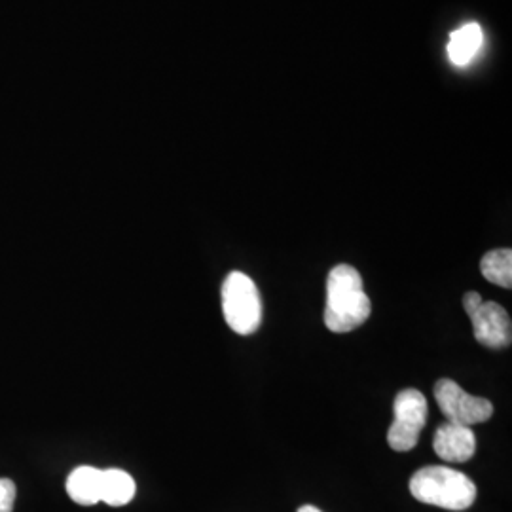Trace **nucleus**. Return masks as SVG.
Segmentation results:
<instances>
[{
    "label": "nucleus",
    "instance_id": "obj_1",
    "mask_svg": "<svg viewBox=\"0 0 512 512\" xmlns=\"http://www.w3.org/2000/svg\"><path fill=\"white\" fill-rule=\"evenodd\" d=\"M372 313L370 298L365 293L361 274L349 266L338 264L327 277L325 325L336 334L359 329Z\"/></svg>",
    "mask_w": 512,
    "mask_h": 512
},
{
    "label": "nucleus",
    "instance_id": "obj_2",
    "mask_svg": "<svg viewBox=\"0 0 512 512\" xmlns=\"http://www.w3.org/2000/svg\"><path fill=\"white\" fill-rule=\"evenodd\" d=\"M410 494L425 505L446 511H467L476 499L475 482L444 465H429L410 478Z\"/></svg>",
    "mask_w": 512,
    "mask_h": 512
},
{
    "label": "nucleus",
    "instance_id": "obj_3",
    "mask_svg": "<svg viewBox=\"0 0 512 512\" xmlns=\"http://www.w3.org/2000/svg\"><path fill=\"white\" fill-rule=\"evenodd\" d=\"M222 313L226 325L249 336L262 323V300L255 281L243 272H230L222 283Z\"/></svg>",
    "mask_w": 512,
    "mask_h": 512
},
{
    "label": "nucleus",
    "instance_id": "obj_4",
    "mask_svg": "<svg viewBox=\"0 0 512 512\" xmlns=\"http://www.w3.org/2000/svg\"><path fill=\"white\" fill-rule=\"evenodd\" d=\"M425 423L427 399L418 389H403L393 403V423L387 431V444L395 452L416 448Z\"/></svg>",
    "mask_w": 512,
    "mask_h": 512
},
{
    "label": "nucleus",
    "instance_id": "obj_5",
    "mask_svg": "<svg viewBox=\"0 0 512 512\" xmlns=\"http://www.w3.org/2000/svg\"><path fill=\"white\" fill-rule=\"evenodd\" d=\"M435 401L446 421L473 427L490 420L494 416V404L484 397L467 393L454 380L442 378L435 384Z\"/></svg>",
    "mask_w": 512,
    "mask_h": 512
},
{
    "label": "nucleus",
    "instance_id": "obj_6",
    "mask_svg": "<svg viewBox=\"0 0 512 512\" xmlns=\"http://www.w3.org/2000/svg\"><path fill=\"white\" fill-rule=\"evenodd\" d=\"M476 342L486 348H509L512 342L511 317L497 302H480L476 310L469 313Z\"/></svg>",
    "mask_w": 512,
    "mask_h": 512
},
{
    "label": "nucleus",
    "instance_id": "obj_7",
    "mask_svg": "<svg viewBox=\"0 0 512 512\" xmlns=\"http://www.w3.org/2000/svg\"><path fill=\"white\" fill-rule=\"evenodd\" d=\"M433 450L444 461L465 463V461H469L475 456V431L471 427L446 421V423L440 425L437 433H435Z\"/></svg>",
    "mask_w": 512,
    "mask_h": 512
},
{
    "label": "nucleus",
    "instance_id": "obj_8",
    "mask_svg": "<svg viewBox=\"0 0 512 512\" xmlns=\"http://www.w3.org/2000/svg\"><path fill=\"white\" fill-rule=\"evenodd\" d=\"M101 482H103L101 469H95L90 465L76 467L67 478V494L74 503L92 507L101 503Z\"/></svg>",
    "mask_w": 512,
    "mask_h": 512
},
{
    "label": "nucleus",
    "instance_id": "obj_9",
    "mask_svg": "<svg viewBox=\"0 0 512 512\" xmlns=\"http://www.w3.org/2000/svg\"><path fill=\"white\" fill-rule=\"evenodd\" d=\"M482 44H484V33L480 29V25L478 23H467V25L459 27L450 35L446 52H448V57L454 65L465 67L475 59L476 54L482 48Z\"/></svg>",
    "mask_w": 512,
    "mask_h": 512
},
{
    "label": "nucleus",
    "instance_id": "obj_10",
    "mask_svg": "<svg viewBox=\"0 0 512 512\" xmlns=\"http://www.w3.org/2000/svg\"><path fill=\"white\" fill-rule=\"evenodd\" d=\"M137 486L129 473L122 469L103 471L101 482V501L110 507H124L135 497Z\"/></svg>",
    "mask_w": 512,
    "mask_h": 512
},
{
    "label": "nucleus",
    "instance_id": "obj_11",
    "mask_svg": "<svg viewBox=\"0 0 512 512\" xmlns=\"http://www.w3.org/2000/svg\"><path fill=\"white\" fill-rule=\"evenodd\" d=\"M480 272L497 287H512V251L511 249H494L482 256Z\"/></svg>",
    "mask_w": 512,
    "mask_h": 512
},
{
    "label": "nucleus",
    "instance_id": "obj_12",
    "mask_svg": "<svg viewBox=\"0 0 512 512\" xmlns=\"http://www.w3.org/2000/svg\"><path fill=\"white\" fill-rule=\"evenodd\" d=\"M16 484L10 478H0V512L14 511L16 503Z\"/></svg>",
    "mask_w": 512,
    "mask_h": 512
},
{
    "label": "nucleus",
    "instance_id": "obj_13",
    "mask_svg": "<svg viewBox=\"0 0 512 512\" xmlns=\"http://www.w3.org/2000/svg\"><path fill=\"white\" fill-rule=\"evenodd\" d=\"M298 512H323V511H319V509H317V507H313V505H304V507H300V509H298Z\"/></svg>",
    "mask_w": 512,
    "mask_h": 512
}]
</instances>
